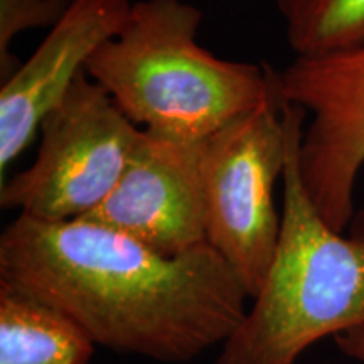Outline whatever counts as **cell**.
Here are the masks:
<instances>
[{
  "label": "cell",
  "mask_w": 364,
  "mask_h": 364,
  "mask_svg": "<svg viewBox=\"0 0 364 364\" xmlns=\"http://www.w3.org/2000/svg\"><path fill=\"white\" fill-rule=\"evenodd\" d=\"M0 285L66 314L95 344L171 364L225 344L250 299L208 243L164 257L98 223L26 215L0 235Z\"/></svg>",
  "instance_id": "1"
},
{
  "label": "cell",
  "mask_w": 364,
  "mask_h": 364,
  "mask_svg": "<svg viewBox=\"0 0 364 364\" xmlns=\"http://www.w3.org/2000/svg\"><path fill=\"white\" fill-rule=\"evenodd\" d=\"M287 120L279 247L260 292L215 364H295L317 341L364 326V209L343 233L322 220L299 172L307 115L287 103Z\"/></svg>",
  "instance_id": "2"
},
{
  "label": "cell",
  "mask_w": 364,
  "mask_h": 364,
  "mask_svg": "<svg viewBox=\"0 0 364 364\" xmlns=\"http://www.w3.org/2000/svg\"><path fill=\"white\" fill-rule=\"evenodd\" d=\"M203 14L182 0H142L117 38L85 71L136 127L182 140H206L257 107L275 70L228 61L198 43Z\"/></svg>",
  "instance_id": "3"
},
{
  "label": "cell",
  "mask_w": 364,
  "mask_h": 364,
  "mask_svg": "<svg viewBox=\"0 0 364 364\" xmlns=\"http://www.w3.org/2000/svg\"><path fill=\"white\" fill-rule=\"evenodd\" d=\"M289 157V120L280 71L265 98L209 135L203 149L208 245L257 297L270 270L282 230L277 182Z\"/></svg>",
  "instance_id": "4"
},
{
  "label": "cell",
  "mask_w": 364,
  "mask_h": 364,
  "mask_svg": "<svg viewBox=\"0 0 364 364\" xmlns=\"http://www.w3.org/2000/svg\"><path fill=\"white\" fill-rule=\"evenodd\" d=\"M39 134L34 162L0 186V206L56 223L81 220L108 198L142 129L83 71Z\"/></svg>",
  "instance_id": "5"
},
{
  "label": "cell",
  "mask_w": 364,
  "mask_h": 364,
  "mask_svg": "<svg viewBox=\"0 0 364 364\" xmlns=\"http://www.w3.org/2000/svg\"><path fill=\"white\" fill-rule=\"evenodd\" d=\"M287 103L306 112L299 172L317 213L334 231L348 230L364 169V44L295 56L280 71Z\"/></svg>",
  "instance_id": "6"
},
{
  "label": "cell",
  "mask_w": 364,
  "mask_h": 364,
  "mask_svg": "<svg viewBox=\"0 0 364 364\" xmlns=\"http://www.w3.org/2000/svg\"><path fill=\"white\" fill-rule=\"evenodd\" d=\"M203 149L204 140L142 129L115 188L81 220L110 228L164 257L203 247L208 243Z\"/></svg>",
  "instance_id": "7"
},
{
  "label": "cell",
  "mask_w": 364,
  "mask_h": 364,
  "mask_svg": "<svg viewBox=\"0 0 364 364\" xmlns=\"http://www.w3.org/2000/svg\"><path fill=\"white\" fill-rule=\"evenodd\" d=\"M130 0H73L27 61L0 85V182L33 144L85 71L90 58L117 38L129 21Z\"/></svg>",
  "instance_id": "8"
},
{
  "label": "cell",
  "mask_w": 364,
  "mask_h": 364,
  "mask_svg": "<svg viewBox=\"0 0 364 364\" xmlns=\"http://www.w3.org/2000/svg\"><path fill=\"white\" fill-rule=\"evenodd\" d=\"M95 346L66 314L0 285V364H90Z\"/></svg>",
  "instance_id": "9"
},
{
  "label": "cell",
  "mask_w": 364,
  "mask_h": 364,
  "mask_svg": "<svg viewBox=\"0 0 364 364\" xmlns=\"http://www.w3.org/2000/svg\"><path fill=\"white\" fill-rule=\"evenodd\" d=\"M295 56L364 44V0H272Z\"/></svg>",
  "instance_id": "10"
},
{
  "label": "cell",
  "mask_w": 364,
  "mask_h": 364,
  "mask_svg": "<svg viewBox=\"0 0 364 364\" xmlns=\"http://www.w3.org/2000/svg\"><path fill=\"white\" fill-rule=\"evenodd\" d=\"M73 0H0V81L11 78L17 68L12 43L29 29L54 27Z\"/></svg>",
  "instance_id": "11"
},
{
  "label": "cell",
  "mask_w": 364,
  "mask_h": 364,
  "mask_svg": "<svg viewBox=\"0 0 364 364\" xmlns=\"http://www.w3.org/2000/svg\"><path fill=\"white\" fill-rule=\"evenodd\" d=\"M339 351L354 361L364 364V326L341 332L334 338Z\"/></svg>",
  "instance_id": "12"
}]
</instances>
